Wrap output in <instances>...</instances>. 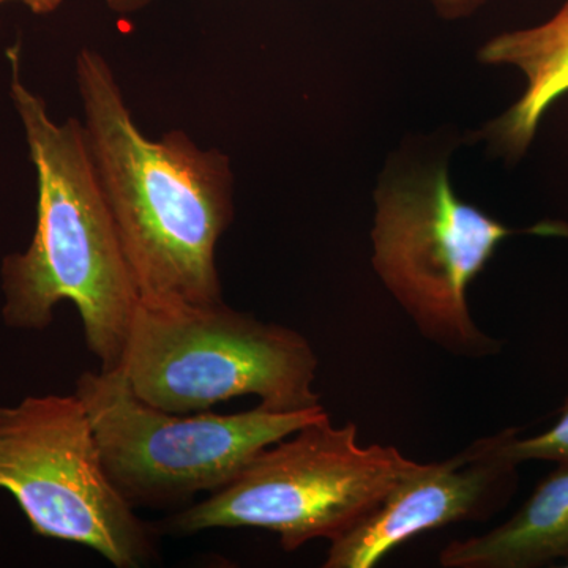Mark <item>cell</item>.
Segmentation results:
<instances>
[{"instance_id":"6da1fadb","label":"cell","mask_w":568,"mask_h":568,"mask_svg":"<svg viewBox=\"0 0 568 568\" xmlns=\"http://www.w3.org/2000/svg\"><path fill=\"white\" fill-rule=\"evenodd\" d=\"M82 132L144 301L222 302L216 246L234 216L233 171L174 130L149 140L103 54L78 52Z\"/></svg>"},{"instance_id":"7a4b0ae2","label":"cell","mask_w":568,"mask_h":568,"mask_svg":"<svg viewBox=\"0 0 568 568\" xmlns=\"http://www.w3.org/2000/svg\"><path fill=\"white\" fill-rule=\"evenodd\" d=\"M10 95L37 173V227L26 252L3 257L2 320L18 331H44L55 306L80 312L84 342L100 369L119 368L141 295L97 182L82 123L52 121L47 103L20 74V47L7 51Z\"/></svg>"},{"instance_id":"3957f363","label":"cell","mask_w":568,"mask_h":568,"mask_svg":"<svg viewBox=\"0 0 568 568\" xmlns=\"http://www.w3.org/2000/svg\"><path fill=\"white\" fill-rule=\"evenodd\" d=\"M119 369L134 395L168 413H205L246 395L275 410L321 406L308 339L223 301L141 298Z\"/></svg>"},{"instance_id":"277c9868","label":"cell","mask_w":568,"mask_h":568,"mask_svg":"<svg viewBox=\"0 0 568 568\" xmlns=\"http://www.w3.org/2000/svg\"><path fill=\"white\" fill-rule=\"evenodd\" d=\"M422 463L392 446L364 447L357 425L331 417L261 450L226 487L160 523L171 536L254 528L280 537L284 551L334 541L364 521Z\"/></svg>"},{"instance_id":"5b68a950","label":"cell","mask_w":568,"mask_h":568,"mask_svg":"<svg viewBox=\"0 0 568 568\" xmlns=\"http://www.w3.org/2000/svg\"><path fill=\"white\" fill-rule=\"evenodd\" d=\"M74 395L91 418L111 484L136 507H178L234 480L261 450L328 416L323 405L174 414L134 395L121 369L84 372Z\"/></svg>"},{"instance_id":"8992f818","label":"cell","mask_w":568,"mask_h":568,"mask_svg":"<svg viewBox=\"0 0 568 568\" xmlns=\"http://www.w3.org/2000/svg\"><path fill=\"white\" fill-rule=\"evenodd\" d=\"M375 200L373 265L422 336L458 357L499 353L503 343L470 315L467 291L517 231L465 203L444 166L381 183Z\"/></svg>"},{"instance_id":"52a82bcc","label":"cell","mask_w":568,"mask_h":568,"mask_svg":"<svg viewBox=\"0 0 568 568\" xmlns=\"http://www.w3.org/2000/svg\"><path fill=\"white\" fill-rule=\"evenodd\" d=\"M0 489L13 496L37 536L82 545L118 568L155 558V530L111 484L74 394L0 406Z\"/></svg>"},{"instance_id":"ba28073f","label":"cell","mask_w":568,"mask_h":568,"mask_svg":"<svg viewBox=\"0 0 568 568\" xmlns=\"http://www.w3.org/2000/svg\"><path fill=\"white\" fill-rule=\"evenodd\" d=\"M523 428L474 440L439 463H422L354 529L331 541L324 568H372L420 536L465 521H487L518 491L517 463L506 448Z\"/></svg>"},{"instance_id":"9c48e42d","label":"cell","mask_w":568,"mask_h":568,"mask_svg":"<svg viewBox=\"0 0 568 568\" xmlns=\"http://www.w3.org/2000/svg\"><path fill=\"white\" fill-rule=\"evenodd\" d=\"M478 59L517 67L528 81L521 99L487 129L493 144L517 159L528 151L551 104L568 92V0L545 24L489 40Z\"/></svg>"},{"instance_id":"30bf717a","label":"cell","mask_w":568,"mask_h":568,"mask_svg":"<svg viewBox=\"0 0 568 568\" xmlns=\"http://www.w3.org/2000/svg\"><path fill=\"white\" fill-rule=\"evenodd\" d=\"M568 566V465H558L503 525L481 536L454 540L440 551L446 568Z\"/></svg>"},{"instance_id":"8fae6325","label":"cell","mask_w":568,"mask_h":568,"mask_svg":"<svg viewBox=\"0 0 568 568\" xmlns=\"http://www.w3.org/2000/svg\"><path fill=\"white\" fill-rule=\"evenodd\" d=\"M523 435V433H521ZM518 435L508 443V458L517 465L528 462H549L568 465V395L559 409L558 420L537 436Z\"/></svg>"},{"instance_id":"7c38bea8","label":"cell","mask_w":568,"mask_h":568,"mask_svg":"<svg viewBox=\"0 0 568 568\" xmlns=\"http://www.w3.org/2000/svg\"><path fill=\"white\" fill-rule=\"evenodd\" d=\"M432 2L440 17L446 20H459V18L470 17L488 0H432Z\"/></svg>"},{"instance_id":"4fadbf2b","label":"cell","mask_w":568,"mask_h":568,"mask_svg":"<svg viewBox=\"0 0 568 568\" xmlns=\"http://www.w3.org/2000/svg\"><path fill=\"white\" fill-rule=\"evenodd\" d=\"M152 2L153 0H104L108 9L118 14L136 13V11L145 9Z\"/></svg>"},{"instance_id":"5bb4252c","label":"cell","mask_w":568,"mask_h":568,"mask_svg":"<svg viewBox=\"0 0 568 568\" xmlns=\"http://www.w3.org/2000/svg\"><path fill=\"white\" fill-rule=\"evenodd\" d=\"M6 2H13V0H0V6ZM17 2L24 3L32 13L50 14L62 6L63 0H17Z\"/></svg>"},{"instance_id":"9a60e30c","label":"cell","mask_w":568,"mask_h":568,"mask_svg":"<svg viewBox=\"0 0 568 568\" xmlns=\"http://www.w3.org/2000/svg\"><path fill=\"white\" fill-rule=\"evenodd\" d=\"M568 567V566H567Z\"/></svg>"}]
</instances>
